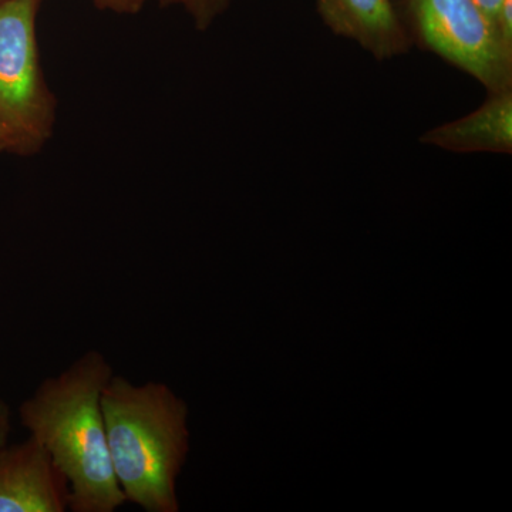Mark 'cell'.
<instances>
[{
	"label": "cell",
	"instance_id": "6da1fadb",
	"mask_svg": "<svg viewBox=\"0 0 512 512\" xmlns=\"http://www.w3.org/2000/svg\"><path fill=\"white\" fill-rule=\"evenodd\" d=\"M113 375L107 357L90 349L20 404L23 427L69 484L72 512H114L127 503L111 466L101 409V393Z\"/></svg>",
	"mask_w": 512,
	"mask_h": 512
},
{
	"label": "cell",
	"instance_id": "7a4b0ae2",
	"mask_svg": "<svg viewBox=\"0 0 512 512\" xmlns=\"http://www.w3.org/2000/svg\"><path fill=\"white\" fill-rule=\"evenodd\" d=\"M111 466L127 503L178 512L177 483L190 453V410L164 382L113 375L101 393Z\"/></svg>",
	"mask_w": 512,
	"mask_h": 512
},
{
	"label": "cell",
	"instance_id": "3957f363",
	"mask_svg": "<svg viewBox=\"0 0 512 512\" xmlns=\"http://www.w3.org/2000/svg\"><path fill=\"white\" fill-rule=\"evenodd\" d=\"M37 5L39 0L0 2V123L19 153L39 150L55 123L37 50Z\"/></svg>",
	"mask_w": 512,
	"mask_h": 512
},
{
	"label": "cell",
	"instance_id": "277c9868",
	"mask_svg": "<svg viewBox=\"0 0 512 512\" xmlns=\"http://www.w3.org/2000/svg\"><path fill=\"white\" fill-rule=\"evenodd\" d=\"M410 35L424 49L483 84L487 92L511 89L512 50L501 42L474 0H399Z\"/></svg>",
	"mask_w": 512,
	"mask_h": 512
},
{
	"label": "cell",
	"instance_id": "5b68a950",
	"mask_svg": "<svg viewBox=\"0 0 512 512\" xmlns=\"http://www.w3.org/2000/svg\"><path fill=\"white\" fill-rule=\"evenodd\" d=\"M69 511V484L39 441L0 448V512Z\"/></svg>",
	"mask_w": 512,
	"mask_h": 512
},
{
	"label": "cell",
	"instance_id": "8992f818",
	"mask_svg": "<svg viewBox=\"0 0 512 512\" xmlns=\"http://www.w3.org/2000/svg\"><path fill=\"white\" fill-rule=\"evenodd\" d=\"M318 12L335 35L352 40L380 62L406 55L413 45L397 0H318Z\"/></svg>",
	"mask_w": 512,
	"mask_h": 512
},
{
	"label": "cell",
	"instance_id": "52a82bcc",
	"mask_svg": "<svg viewBox=\"0 0 512 512\" xmlns=\"http://www.w3.org/2000/svg\"><path fill=\"white\" fill-rule=\"evenodd\" d=\"M420 141L451 153L511 154L512 87L488 92L473 113L431 128Z\"/></svg>",
	"mask_w": 512,
	"mask_h": 512
},
{
	"label": "cell",
	"instance_id": "ba28073f",
	"mask_svg": "<svg viewBox=\"0 0 512 512\" xmlns=\"http://www.w3.org/2000/svg\"><path fill=\"white\" fill-rule=\"evenodd\" d=\"M163 3H174L187 9L195 25L200 29L208 28L212 20L217 18L227 8L229 0H163Z\"/></svg>",
	"mask_w": 512,
	"mask_h": 512
},
{
	"label": "cell",
	"instance_id": "9c48e42d",
	"mask_svg": "<svg viewBox=\"0 0 512 512\" xmlns=\"http://www.w3.org/2000/svg\"><path fill=\"white\" fill-rule=\"evenodd\" d=\"M147 0H94L100 9L111 10L120 15H134L143 9Z\"/></svg>",
	"mask_w": 512,
	"mask_h": 512
},
{
	"label": "cell",
	"instance_id": "30bf717a",
	"mask_svg": "<svg viewBox=\"0 0 512 512\" xmlns=\"http://www.w3.org/2000/svg\"><path fill=\"white\" fill-rule=\"evenodd\" d=\"M474 2L477 3L478 8H480L485 18H487L488 22H490L491 26L495 29L498 12H500L504 0H474ZM495 32H497V29H495Z\"/></svg>",
	"mask_w": 512,
	"mask_h": 512
},
{
	"label": "cell",
	"instance_id": "8fae6325",
	"mask_svg": "<svg viewBox=\"0 0 512 512\" xmlns=\"http://www.w3.org/2000/svg\"><path fill=\"white\" fill-rule=\"evenodd\" d=\"M10 431V414L8 406L0 400V448L6 446Z\"/></svg>",
	"mask_w": 512,
	"mask_h": 512
},
{
	"label": "cell",
	"instance_id": "7c38bea8",
	"mask_svg": "<svg viewBox=\"0 0 512 512\" xmlns=\"http://www.w3.org/2000/svg\"><path fill=\"white\" fill-rule=\"evenodd\" d=\"M3 151H15V144H13L8 130L0 123V153H3Z\"/></svg>",
	"mask_w": 512,
	"mask_h": 512
},
{
	"label": "cell",
	"instance_id": "4fadbf2b",
	"mask_svg": "<svg viewBox=\"0 0 512 512\" xmlns=\"http://www.w3.org/2000/svg\"><path fill=\"white\" fill-rule=\"evenodd\" d=\"M161 2H163V0H161Z\"/></svg>",
	"mask_w": 512,
	"mask_h": 512
},
{
	"label": "cell",
	"instance_id": "5bb4252c",
	"mask_svg": "<svg viewBox=\"0 0 512 512\" xmlns=\"http://www.w3.org/2000/svg\"><path fill=\"white\" fill-rule=\"evenodd\" d=\"M0 2H2V0H0Z\"/></svg>",
	"mask_w": 512,
	"mask_h": 512
}]
</instances>
